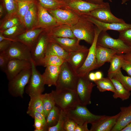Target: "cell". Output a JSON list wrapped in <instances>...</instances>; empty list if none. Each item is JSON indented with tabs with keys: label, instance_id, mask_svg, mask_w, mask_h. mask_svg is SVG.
<instances>
[{
	"label": "cell",
	"instance_id": "13",
	"mask_svg": "<svg viewBox=\"0 0 131 131\" xmlns=\"http://www.w3.org/2000/svg\"><path fill=\"white\" fill-rule=\"evenodd\" d=\"M65 0L66 3V8L71 10L80 16L87 15L92 10L109 4L108 2L105 4H97L83 0Z\"/></svg>",
	"mask_w": 131,
	"mask_h": 131
},
{
	"label": "cell",
	"instance_id": "39",
	"mask_svg": "<svg viewBox=\"0 0 131 131\" xmlns=\"http://www.w3.org/2000/svg\"><path fill=\"white\" fill-rule=\"evenodd\" d=\"M0 0L6 12V15H10L17 14V0Z\"/></svg>",
	"mask_w": 131,
	"mask_h": 131
},
{
	"label": "cell",
	"instance_id": "35",
	"mask_svg": "<svg viewBox=\"0 0 131 131\" xmlns=\"http://www.w3.org/2000/svg\"><path fill=\"white\" fill-rule=\"evenodd\" d=\"M66 61L65 59L57 56L46 55L41 61L39 66L45 67L49 66H60Z\"/></svg>",
	"mask_w": 131,
	"mask_h": 131
},
{
	"label": "cell",
	"instance_id": "11",
	"mask_svg": "<svg viewBox=\"0 0 131 131\" xmlns=\"http://www.w3.org/2000/svg\"><path fill=\"white\" fill-rule=\"evenodd\" d=\"M9 59H16L31 61V51L29 48L18 41H12L8 48L4 51Z\"/></svg>",
	"mask_w": 131,
	"mask_h": 131
},
{
	"label": "cell",
	"instance_id": "36",
	"mask_svg": "<svg viewBox=\"0 0 131 131\" xmlns=\"http://www.w3.org/2000/svg\"><path fill=\"white\" fill-rule=\"evenodd\" d=\"M26 31L24 25L21 23L0 32L5 37L15 39L17 36Z\"/></svg>",
	"mask_w": 131,
	"mask_h": 131
},
{
	"label": "cell",
	"instance_id": "8",
	"mask_svg": "<svg viewBox=\"0 0 131 131\" xmlns=\"http://www.w3.org/2000/svg\"><path fill=\"white\" fill-rule=\"evenodd\" d=\"M101 31L95 26V37L93 42L89 49V52L84 64L77 72L79 76L88 75L91 71L98 68L96 49L98 38Z\"/></svg>",
	"mask_w": 131,
	"mask_h": 131
},
{
	"label": "cell",
	"instance_id": "7",
	"mask_svg": "<svg viewBox=\"0 0 131 131\" xmlns=\"http://www.w3.org/2000/svg\"><path fill=\"white\" fill-rule=\"evenodd\" d=\"M95 85L89 80L88 75L79 76L76 91L80 104L86 106L91 104V94L93 88Z\"/></svg>",
	"mask_w": 131,
	"mask_h": 131
},
{
	"label": "cell",
	"instance_id": "53",
	"mask_svg": "<svg viewBox=\"0 0 131 131\" xmlns=\"http://www.w3.org/2000/svg\"><path fill=\"white\" fill-rule=\"evenodd\" d=\"M88 77L90 81L94 82L96 80L95 73L94 72L90 73L88 75Z\"/></svg>",
	"mask_w": 131,
	"mask_h": 131
},
{
	"label": "cell",
	"instance_id": "57",
	"mask_svg": "<svg viewBox=\"0 0 131 131\" xmlns=\"http://www.w3.org/2000/svg\"><path fill=\"white\" fill-rule=\"evenodd\" d=\"M129 0H122V4H125L127 1H129Z\"/></svg>",
	"mask_w": 131,
	"mask_h": 131
},
{
	"label": "cell",
	"instance_id": "60",
	"mask_svg": "<svg viewBox=\"0 0 131 131\" xmlns=\"http://www.w3.org/2000/svg\"><path fill=\"white\" fill-rule=\"evenodd\" d=\"M84 0V1H86V0Z\"/></svg>",
	"mask_w": 131,
	"mask_h": 131
},
{
	"label": "cell",
	"instance_id": "40",
	"mask_svg": "<svg viewBox=\"0 0 131 131\" xmlns=\"http://www.w3.org/2000/svg\"><path fill=\"white\" fill-rule=\"evenodd\" d=\"M113 78L118 81L127 90L131 91V77L124 75L121 70Z\"/></svg>",
	"mask_w": 131,
	"mask_h": 131
},
{
	"label": "cell",
	"instance_id": "48",
	"mask_svg": "<svg viewBox=\"0 0 131 131\" xmlns=\"http://www.w3.org/2000/svg\"><path fill=\"white\" fill-rule=\"evenodd\" d=\"M12 41L3 40L0 41V52L5 51L8 47Z\"/></svg>",
	"mask_w": 131,
	"mask_h": 131
},
{
	"label": "cell",
	"instance_id": "43",
	"mask_svg": "<svg viewBox=\"0 0 131 131\" xmlns=\"http://www.w3.org/2000/svg\"><path fill=\"white\" fill-rule=\"evenodd\" d=\"M10 59L4 51L0 52V68L4 72Z\"/></svg>",
	"mask_w": 131,
	"mask_h": 131
},
{
	"label": "cell",
	"instance_id": "24",
	"mask_svg": "<svg viewBox=\"0 0 131 131\" xmlns=\"http://www.w3.org/2000/svg\"><path fill=\"white\" fill-rule=\"evenodd\" d=\"M120 116L111 131H121L131 123V104L128 106L120 107Z\"/></svg>",
	"mask_w": 131,
	"mask_h": 131
},
{
	"label": "cell",
	"instance_id": "34",
	"mask_svg": "<svg viewBox=\"0 0 131 131\" xmlns=\"http://www.w3.org/2000/svg\"><path fill=\"white\" fill-rule=\"evenodd\" d=\"M35 0H17L16 14L23 24L24 16Z\"/></svg>",
	"mask_w": 131,
	"mask_h": 131
},
{
	"label": "cell",
	"instance_id": "22",
	"mask_svg": "<svg viewBox=\"0 0 131 131\" xmlns=\"http://www.w3.org/2000/svg\"><path fill=\"white\" fill-rule=\"evenodd\" d=\"M36 2L37 0H35L24 16L23 24L26 31L36 28L38 22Z\"/></svg>",
	"mask_w": 131,
	"mask_h": 131
},
{
	"label": "cell",
	"instance_id": "23",
	"mask_svg": "<svg viewBox=\"0 0 131 131\" xmlns=\"http://www.w3.org/2000/svg\"><path fill=\"white\" fill-rule=\"evenodd\" d=\"M116 52L111 49L97 45L96 57L97 68L103 66L106 62H110Z\"/></svg>",
	"mask_w": 131,
	"mask_h": 131
},
{
	"label": "cell",
	"instance_id": "41",
	"mask_svg": "<svg viewBox=\"0 0 131 131\" xmlns=\"http://www.w3.org/2000/svg\"><path fill=\"white\" fill-rule=\"evenodd\" d=\"M68 118L65 111L61 110V113L59 120L55 126L49 127L48 131H64L63 126L64 123Z\"/></svg>",
	"mask_w": 131,
	"mask_h": 131
},
{
	"label": "cell",
	"instance_id": "18",
	"mask_svg": "<svg viewBox=\"0 0 131 131\" xmlns=\"http://www.w3.org/2000/svg\"><path fill=\"white\" fill-rule=\"evenodd\" d=\"M50 40L59 44L68 53L88 49L84 45H80V41L76 38L50 37Z\"/></svg>",
	"mask_w": 131,
	"mask_h": 131
},
{
	"label": "cell",
	"instance_id": "50",
	"mask_svg": "<svg viewBox=\"0 0 131 131\" xmlns=\"http://www.w3.org/2000/svg\"><path fill=\"white\" fill-rule=\"evenodd\" d=\"M103 0H86L85 1L92 3L103 5L106 4L107 2H105L103 1Z\"/></svg>",
	"mask_w": 131,
	"mask_h": 131
},
{
	"label": "cell",
	"instance_id": "44",
	"mask_svg": "<svg viewBox=\"0 0 131 131\" xmlns=\"http://www.w3.org/2000/svg\"><path fill=\"white\" fill-rule=\"evenodd\" d=\"M27 113L33 119H37L41 121L45 125L46 117L43 113L36 111L28 109H27Z\"/></svg>",
	"mask_w": 131,
	"mask_h": 131
},
{
	"label": "cell",
	"instance_id": "38",
	"mask_svg": "<svg viewBox=\"0 0 131 131\" xmlns=\"http://www.w3.org/2000/svg\"><path fill=\"white\" fill-rule=\"evenodd\" d=\"M42 94L30 97L28 109L43 113Z\"/></svg>",
	"mask_w": 131,
	"mask_h": 131
},
{
	"label": "cell",
	"instance_id": "30",
	"mask_svg": "<svg viewBox=\"0 0 131 131\" xmlns=\"http://www.w3.org/2000/svg\"><path fill=\"white\" fill-rule=\"evenodd\" d=\"M61 113V109L55 106L51 110L46 118L44 126L45 131L48 128L55 125L59 120Z\"/></svg>",
	"mask_w": 131,
	"mask_h": 131
},
{
	"label": "cell",
	"instance_id": "47",
	"mask_svg": "<svg viewBox=\"0 0 131 131\" xmlns=\"http://www.w3.org/2000/svg\"><path fill=\"white\" fill-rule=\"evenodd\" d=\"M44 125V123L41 121L37 119H34V131H45Z\"/></svg>",
	"mask_w": 131,
	"mask_h": 131
},
{
	"label": "cell",
	"instance_id": "21",
	"mask_svg": "<svg viewBox=\"0 0 131 131\" xmlns=\"http://www.w3.org/2000/svg\"><path fill=\"white\" fill-rule=\"evenodd\" d=\"M89 51L88 49L69 53L66 61L76 73L84 64Z\"/></svg>",
	"mask_w": 131,
	"mask_h": 131
},
{
	"label": "cell",
	"instance_id": "58",
	"mask_svg": "<svg viewBox=\"0 0 131 131\" xmlns=\"http://www.w3.org/2000/svg\"><path fill=\"white\" fill-rule=\"evenodd\" d=\"M110 2H112V0H108Z\"/></svg>",
	"mask_w": 131,
	"mask_h": 131
},
{
	"label": "cell",
	"instance_id": "45",
	"mask_svg": "<svg viewBox=\"0 0 131 131\" xmlns=\"http://www.w3.org/2000/svg\"><path fill=\"white\" fill-rule=\"evenodd\" d=\"M77 124L74 120L68 117L64 125V131H74Z\"/></svg>",
	"mask_w": 131,
	"mask_h": 131
},
{
	"label": "cell",
	"instance_id": "29",
	"mask_svg": "<svg viewBox=\"0 0 131 131\" xmlns=\"http://www.w3.org/2000/svg\"><path fill=\"white\" fill-rule=\"evenodd\" d=\"M110 79L115 89L113 97L115 99L120 98L122 101L128 99L131 95L130 92L127 90L117 80L113 78Z\"/></svg>",
	"mask_w": 131,
	"mask_h": 131
},
{
	"label": "cell",
	"instance_id": "51",
	"mask_svg": "<svg viewBox=\"0 0 131 131\" xmlns=\"http://www.w3.org/2000/svg\"><path fill=\"white\" fill-rule=\"evenodd\" d=\"M3 40H8L12 41H16L15 39L10 38L4 36L3 35L2 33L0 32V41Z\"/></svg>",
	"mask_w": 131,
	"mask_h": 131
},
{
	"label": "cell",
	"instance_id": "6",
	"mask_svg": "<svg viewBox=\"0 0 131 131\" xmlns=\"http://www.w3.org/2000/svg\"><path fill=\"white\" fill-rule=\"evenodd\" d=\"M97 45L112 49L117 54H125L131 51V48L122 40L112 37L106 31H101L98 35Z\"/></svg>",
	"mask_w": 131,
	"mask_h": 131
},
{
	"label": "cell",
	"instance_id": "54",
	"mask_svg": "<svg viewBox=\"0 0 131 131\" xmlns=\"http://www.w3.org/2000/svg\"><path fill=\"white\" fill-rule=\"evenodd\" d=\"M124 59L131 61V51L123 54Z\"/></svg>",
	"mask_w": 131,
	"mask_h": 131
},
{
	"label": "cell",
	"instance_id": "20",
	"mask_svg": "<svg viewBox=\"0 0 131 131\" xmlns=\"http://www.w3.org/2000/svg\"><path fill=\"white\" fill-rule=\"evenodd\" d=\"M45 29L36 28L26 31L16 37L15 39L27 46L31 51L35 45L40 33Z\"/></svg>",
	"mask_w": 131,
	"mask_h": 131
},
{
	"label": "cell",
	"instance_id": "49",
	"mask_svg": "<svg viewBox=\"0 0 131 131\" xmlns=\"http://www.w3.org/2000/svg\"><path fill=\"white\" fill-rule=\"evenodd\" d=\"M87 123H85L82 125L77 124L75 129L74 131H90L88 129Z\"/></svg>",
	"mask_w": 131,
	"mask_h": 131
},
{
	"label": "cell",
	"instance_id": "61",
	"mask_svg": "<svg viewBox=\"0 0 131 131\" xmlns=\"http://www.w3.org/2000/svg\"></svg>",
	"mask_w": 131,
	"mask_h": 131
},
{
	"label": "cell",
	"instance_id": "9",
	"mask_svg": "<svg viewBox=\"0 0 131 131\" xmlns=\"http://www.w3.org/2000/svg\"><path fill=\"white\" fill-rule=\"evenodd\" d=\"M31 62L32 74L25 89V92L30 97L42 94L44 90L45 85L42 75L37 70L32 59Z\"/></svg>",
	"mask_w": 131,
	"mask_h": 131
},
{
	"label": "cell",
	"instance_id": "2",
	"mask_svg": "<svg viewBox=\"0 0 131 131\" xmlns=\"http://www.w3.org/2000/svg\"><path fill=\"white\" fill-rule=\"evenodd\" d=\"M95 25L81 16L78 21L71 27L73 33L78 41L83 40L91 45L95 35Z\"/></svg>",
	"mask_w": 131,
	"mask_h": 131
},
{
	"label": "cell",
	"instance_id": "14",
	"mask_svg": "<svg viewBox=\"0 0 131 131\" xmlns=\"http://www.w3.org/2000/svg\"><path fill=\"white\" fill-rule=\"evenodd\" d=\"M100 21L106 23H123L125 22L118 18L112 13L109 4L98 8L90 12L87 15Z\"/></svg>",
	"mask_w": 131,
	"mask_h": 131
},
{
	"label": "cell",
	"instance_id": "56",
	"mask_svg": "<svg viewBox=\"0 0 131 131\" xmlns=\"http://www.w3.org/2000/svg\"><path fill=\"white\" fill-rule=\"evenodd\" d=\"M121 131H131V123L128 124Z\"/></svg>",
	"mask_w": 131,
	"mask_h": 131
},
{
	"label": "cell",
	"instance_id": "31",
	"mask_svg": "<svg viewBox=\"0 0 131 131\" xmlns=\"http://www.w3.org/2000/svg\"><path fill=\"white\" fill-rule=\"evenodd\" d=\"M21 23L22 24L17 14L10 15H6L0 21V32L3 31Z\"/></svg>",
	"mask_w": 131,
	"mask_h": 131
},
{
	"label": "cell",
	"instance_id": "4",
	"mask_svg": "<svg viewBox=\"0 0 131 131\" xmlns=\"http://www.w3.org/2000/svg\"><path fill=\"white\" fill-rule=\"evenodd\" d=\"M51 92L56 105L61 110H66L79 104L75 90L68 89L56 90Z\"/></svg>",
	"mask_w": 131,
	"mask_h": 131
},
{
	"label": "cell",
	"instance_id": "12",
	"mask_svg": "<svg viewBox=\"0 0 131 131\" xmlns=\"http://www.w3.org/2000/svg\"><path fill=\"white\" fill-rule=\"evenodd\" d=\"M50 37L45 30L39 36L36 43L31 51L32 59L36 66L40 65L45 56L46 51Z\"/></svg>",
	"mask_w": 131,
	"mask_h": 131
},
{
	"label": "cell",
	"instance_id": "27",
	"mask_svg": "<svg viewBox=\"0 0 131 131\" xmlns=\"http://www.w3.org/2000/svg\"><path fill=\"white\" fill-rule=\"evenodd\" d=\"M124 59L123 54H116L110 61L109 68L108 71L107 76L112 79L115 74L121 70Z\"/></svg>",
	"mask_w": 131,
	"mask_h": 131
},
{
	"label": "cell",
	"instance_id": "19",
	"mask_svg": "<svg viewBox=\"0 0 131 131\" xmlns=\"http://www.w3.org/2000/svg\"><path fill=\"white\" fill-rule=\"evenodd\" d=\"M83 16L87 20L93 23L101 31L108 30H115L120 32L131 28V24L126 23H106L97 20L93 17L86 15Z\"/></svg>",
	"mask_w": 131,
	"mask_h": 131
},
{
	"label": "cell",
	"instance_id": "46",
	"mask_svg": "<svg viewBox=\"0 0 131 131\" xmlns=\"http://www.w3.org/2000/svg\"><path fill=\"white\" fill-rule=\"evenodd\" d=\"M122 68L129 76L131 77V61L124 59Z\"/></svg>",
	"mask_w": 131,
	"mask_h": 131
},
{
	"label": "cell",
	"instance_id": "16",
	"mask_svg": "<svg viewBox=\"0 0 131 131\" xmlns=\"http://www.w3.org/2000/svg\"><path fill=\"white\" fill-rule=\"evenodd\" d=\"M31 61L16 59H10L5 71L10 81L24 70L31 68Z\"/></svg>",
	"mask_w": 131,
	"mask_h": 131
},
{
	"label": "cell",
	"instance_id": "59",
	"mask_svg": "<svg viewBox=\"0 0 131 131\" xmlns=\"http://www.w3.org/2000/svg\"></svg>",
	"mask_w": 131,
	"mask_h": 131
},
{
	"label": "cell",
	"instance_id": "10",
	"mask_svg": "<svg viewBox=\"0 0 131 131\" xmlns=\"http://www.w3.org/2000/svg\"><path fill=\"white\" fill-rule=\"evenodd\" d=\"M48 12L56 19L59 25H66L71 26L78 21L81 16L67 8L47 9Z\"/></svg>",
	"mask_w": 131,
	"mask_h": 131
},
{
	"label": "cell",
	"instance_id": "32",
	"mask_svg": "<svg viewBox=\"0 0 131 131\" xmlns=\"http://www.w3.org/2000/svg\"><path fill=\"white\" fill-rule=\"evenodd\" d=\"M43 114L46 118L55 106L56 103L52 92L42 94Z\"/></svg>",
	"mask_w": 131,
	"mask_h": 131
},
{
	"label": "cell",
	"instance_id": "42",
	"mask_svg": "<svg viewBox=\"0 0 131 131\" xmlns=\"http://www.w3.org/2000/svg\"><path fill=\"white\" fill-rule=\"evenodd\" d=\"M118 38L131 48V28L119 32Z\"/></svg>",
	"mask_w": 131,
	"mask_h": 131
},
{
	"label": "cell",
	"instance_id": "25",
	"mask_svg": "<svg viewBox=\"0 0 131 131\" xmlns=\"http://www.w3.org/2000/svg\"><path fill=\"white\" fill-rule=\"evenodd\" d=\"M61 66H49L46 67L44 72L42 74L45 85L49 87L56 86Z\"/></svg>",
	"mask_w": 131,
	"mask_h": 131
},
{
	"label": "cell",
	"instance_id": "5",
	"mask_svg": "<svg viewBox=\"0 0 131 131\" xmlns=\"http://www.w3.org/2000/svg\"><path fill=\"white\" fill-rule=\"evenodd\" d=\"M32 73L31 68L24 70L9 81L8 90L12 96L23 97L25 88L29 82Z\"/></svg>",
	"mask_w": 131,
	"mask_h": 131
},
{
	"label": "cell",
	"instance_id": "3",
	"mask_svg": "<svg viewBox=\"0 0 131 131\" xmlns=\"http://www.w3.org/2000/svg\"><path fill=\"white\" fill-rule=\"evenodd\" d=\"M64 110L68 118L73 120L79 125H82L85 123L91 124L103 116L92 114L86 106L79 104Z\"/></svg>",
	"mask_w": 131,
	"mask_h": 131
},
{
	"label": "cell",
	"instance_id": "15",
	"mask_svg": "<svg viewBox=\"0 0 131 131\" xmlns=\"http://www.w3.org/2000/svg\"><path fill=\"white\" fill-rule=\"evenodd\" d=\"M38 11V22L36 28H41L45 30L59 25L56 19L48 12L37 0Z\"/></svg>",
	"mask_w": 131,
	"mask_h": 131
},
{
	"label": "cell",
	"instance_id": "17",
	"mask_svg": "<svg viewBox=\"0 0 131 131\" xmlns=\"http://www.w3.org/2000/svg\"><path fill=\"white\" fill-rule=\"evenodd\" d=\"M120 114V112L112 116L103 115L101 118L91 124L90 131H111L116 124Z\"/></svg>",
	"mask_w": 131,
	"mask_h": 131
},
{
	"label": "cell",
	"instance_id": "1",
	"mask_svg": "<svg viewBox=\"0 0 131 131\" xmlns=\"http://www.w3.org/2000/svg\"><path fill=\"white\" fill-rule=\"evenodd\" d=\"M79 76L66 61L61 66L56 90L68 89L76 91Z\"/></svg>",
	"mask_w": 131,
	"mask_h": 131
},
{
	"label": "cell",
	"instance_id": "26",
	"mask_svg": "<svg viewBox=\"0 0 131 131\" xmlns=\"http://www.w3.org/2000/svg\"><path fill=\"white\" fill-rule=\"evenodd\" d=\"M71 27L67 25H60L45 31L50 38H76Z\"/></svg>",
	"mask_w": 131,
	"mask_h": 131
},
{
	"label": "cell",
	"instance_id": "33",
	"mask_svg": "<svg viewBox=\"0 0 131 131\" xmlns=\"http://www.w3.org/2000/svg\"><path fill=\"white\" fill-rule=\"evenodd\" d=\"M98 90L100 92L106 91L114 93L115 89L110 79L107 77H102L101 79L94 82Z\"/></svg>",
	"mask_w": 131,
	"mask_h": 131
},
{
	"label": "cell",
	"instance_id": "55",
	"mask_svg": "<svg viewBox=\"0 0 131 131\" xmlns=\"http://www.w3.org/2000/svg\"><path fill=\"white\" fill-rule=\"evenodd\" d=\"M5 10L2 4L1 3L0 5V18L2 17L5 11Z\"/></svg>",
	"mask_w": 131,
	"mask_h": 131
},
{
	"label": "cell",
	"instance_id": "28",
	"mask_svg": "<svg viewBox=\"0 0 131 131\" xmlns=\"http://www.w3.org/2000/svg\"><path fill=\"white\" fill-rule=\"evenodd\" d=\"M68 53L59 44L50 40L47 48L45 56L56 55L66 59Z\"/></svg>",
	"mask_w": 131,
	"mask_h": 131
},
{
	"label": "cell",
	"instance_id": "52",
	"mask_svg": "<svg viewBox=\"0 0 131 131\" xmlns=\"http://www.w3.org/2000/svg\"><path fill=\"white\" fill-rule=\"evenodd\" d=\"M96 80L101 79L103 77V74L100 71H97L95 73Z\"/></svg>",
	"mask_w": 131,
	"mask_h": 131
},
{
	"label": "cell",
	"instance_id": "37",
	"mask_svg": "<svg viewBox=\"0 0 131 131\" xmlns=\"http://www.w3.org/2000/svg\"><path fill=\"white\" fill-rule=\"evenodd\" d=\"M46 9H54L65 8L66 3L65 0H37Z\"/></svg>",
	"mask_w": 131,
	"mask_h": 131
}]
</instances>
